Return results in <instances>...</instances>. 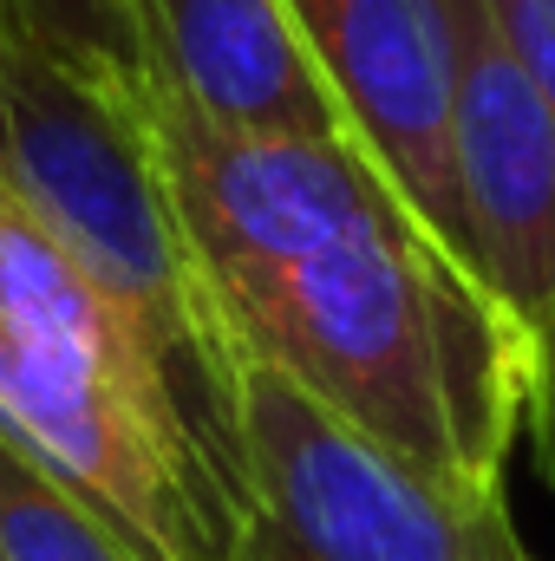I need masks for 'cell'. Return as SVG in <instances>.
<instances>
[{"instance_id": "1", "label": "cell", "mask_w": 555, "mask_h": 561, "mask_svg": "<svg viewBox=\"0 0 555 561\" xmlns=\"http://www.w3.org/2000/svg\"><path fill=\"white\" fill-rule=\"evenodd\" d=\"M138 118L242 353L412 470L497 496L523 346L412 196L360 144L223 131L157 72Z\"/></svg>"}, {"instance_id": "3", "label": "cell", "mask_w": 555, "mask_h": 561, "mask_svg": "<svg viewBox=\"0 0 555 561\" xmlns=\"http://www.w3.org/2000/svg\"><path fill=\"white\" fill-rule=\"evenodd\" d=\"M0 176L132 320L242 483L236 379L249 353L229 333L163 163L144 138L138 85H99L20 39H0Z\"/></svg>"}, {"instance_id": "11", "label": "cell", "mask_w": 555, "mask_h": 561, "mask_svg": "<svg viewBox=\"0 0 555 561\" xmlns=\"http://www.w3.org/2000/svg\"><path fill=\"white\" fill-rule=\"evenodd\" d=\"M0 39H7V33H0Z\"/></svg>"}, {"instance_id": "5", "label": "cell", "mask_w": 555, "mask_h": 561, "mask_svg": "<svg viewBox=\"0 0 555 561\" xmlns=\"http://www.w3.org/2000/svg\"><path fill=\"white\" fill-rule=\"evenodd\" d=\"M457 20V203L484 294L523 346V431L555 412V118L484 0Z\"/></svg>"}, {"instance_id": "4", "label": "cell", "mask_w": 555, "mask_h": 561, "mask_svg": "<svg viewBox=\"0 0 555 561\" xmlns=\"http://www.w3.org/2000/svg\"><path fill=\"white\" fill-rule=\"evenodd\" d=\"M236 561H530L510 490L424 477L262 359L236 379Z\"/></svg>"}, {"instance_id": "6", "label": "cell", "mask_w": 555, "mask_h": 561, "mask_svg": "<svg viewBox=\"0 0 555 561\" xmlns=\"http://www.w3.org/2000/svg\"><path fill=\"white\" fill-rule=\"evenodd\" d=\"M360 150L471 268L457 203V20L451 0H287ZM477 275V268H471Z\"/></svg>"}, {"instance_id": "8", "label": "cell", "mask_w": 555, "mask_h": 561, "mask_svg": "<svg viewBox=\"0 0 555 561\" xmlns=\"http://www.w3.org/2000/svg\"><path fill=\"white\" fill-rule=\"evenodd\" d=\"M0 556L7 561H144L92 503L0 431Z\"/></svg>"}, {"instance_id": "12", "label": "cell", "mask_w": 555, "mask_h": 561, "mask_svg": "<svg viewBox=\"0 0 555 561\" xmlns=\"http://www.w3.org/2000/svg\"><path fill=\"white\" fill-rule=\"evenodd\" d=\"M0 561H7V556H0Z\"/></svg>"}, {"instance_id": "7", "label": "cell", "mask_w": 555, "mask_h": 561, "mask_svg": "<svg viewBox=\"0 0 555 561\" xmlns=\"http://www.w3.org/2000/svg\"><path fill=\"white\" fill-rule=\"evenodd\" d=\"M150 72L209 125L360 144L287 0H138Z\"/></svg>"}, {"instance_id": "10", "label": "cell", "mask_w": 555, "mask_h": 561, "mask_svg": "<svg viewBox=\"0 0 555 561\" xmlns=\"http://www.w3.org/2000/svg\"><path fill=\"white\" fill-rule=\"evenodd\" d=\"M0 138H7V118H0Z\"/></svg>"}, {"instance_id": "9", "label": "cell", "mask_w": 555, "mask_h": 561, "mask_svg": "<svg viewBox=\"0 0 555 561\" xmlns=\"http://www.w3.org/2000/svg\"><path fill=\"white\" fill-rule=\"evenodd\" d=\"M0 33L99 85L150 79L138 0H0Z\"/></svg>"}, {"instance_id": "2", "label": "cell", "mask_w": 555, "mask_h": 561, "mask_svg": "<svg viewBox=\"0 0 555 561\" xmlns=\"http://www.w3.org/2000/svg\"><path fill=\"white\" fill-rule=\"evenodd\" d=\"M0 431L144 561H236L242 483L157 353L0 176Z\"/></svg>"}]
</instances>
